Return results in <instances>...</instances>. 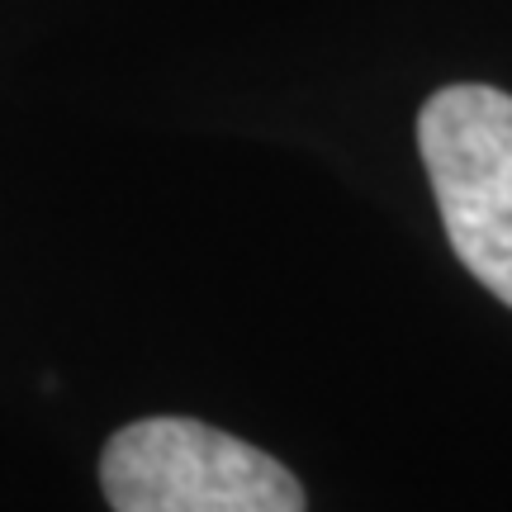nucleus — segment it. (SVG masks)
Listing matches in <instances>:
<instances>
[{"instance_id":"obj_1","label":"nucleus","mask_w":512,"mask_h":512,"mask_svg":"<svg viewBox=\"0 0 512 512\" xmlns=\"http://www.w3.org/2000/svg\"><path fill=\"white\" fill-rule=\"evenodd\" d=\"M100 489L114 512H304L275 456L195 418H143L110 437Z\"/></svg>"},{"instance_id":"obj_2","label":"nucleus","mask_w":512,"mask_h":512,"mask_svg":"<svg viewBox=\"0 0 512 512\" xmlns=\"http://www.w3.org/2000/svg\"><path fill=\"white\" fill-rule=\"evenodd\" d=\"M418 147L456 256L512 309V95L446 86L422 105Z\"/></svg>"}]
</instances>
